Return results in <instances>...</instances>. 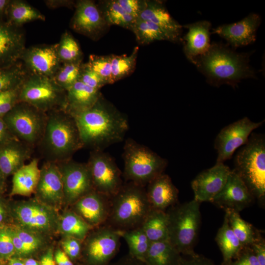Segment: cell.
Wrapping results in <instances>:
<instances>
[{"instance_id":"7bdbcfd3","label":"cell","mask_w":265,"mask_h":265,"mask_svg":"<svg viewBox=\"0 0 265 265\" xmlns=\"http://www.w3.org/2000/svg\"><path fill=\"white\" fill-rule=\"evenodd\" d=\"M86 65L102 78L107 84L111 82V56L91 54Z\"/></svg>"},{"instance_id":"ee69618b","label":"cell","mask_w":265,"mask_h":265,"mask_svg":"<svg viewBox=\"0 0 265 265\" xmlns=\"http://www.w3.org/2000/svg\"><path fill=\"white\" fill-rule=\"evenodd\" d=\"M13 243L11 227H0V258L10 259L15 254Z\"/></svg>"},{"instance_id":"9f6ffc18","label":"cell","mask_w":265,"mask_h":265,"mask_svg":"<svg viewBox=\"0 0 265 265\" xmlns=\"http://www.w3.org/2000/svg\"><path fill=\"white\" fill-rule=\"evenodd\" d=\"M109 265H146L144 262L138 260L129 254Z\"/></svg>"},{"instance_id":"83f0119b","label":"cell","mask_w":265,"mask_h":265,"mask_svg":"<svg viewBox=\"0 0 265 265\" xmlns=\"http://www.w3.org/2000/svg\"><path fill=\"white\" fill-rule=\"evenodd\" d=\"M38 164L39 159L34 158L13 174L11 195L28 196L35 192L41 172Z\"/></svg>"},{"instance_id":"f546056e","label":"cell","mask_w":265,"mask_h":265,"mask_svg":"<svg viewBox=\"0 0 265 265\" xmlns=\"http://www.w3.org/2000/svg\"><path fill=\"white\" fill-rule=\"evenodd\" d=\"M140 227L151 242L169 240L168 218L166 211L152 209Z\"/></svg>"},{"instance_id":"d6a6232c","label":"cell","mask_w":265,"mask_h":265,"mask_svg":"<svg viewBox=\"0 0 265 265\" xmlns=\"http://www.w3.org/2000/svg\"><path fill=\"white\" fill-rule=\"evenodd\" d=\"M225 212L231 228L244 247L250 246L263 237L258 230L240 217L238 212L230 209Z\"/></svg>"},{"instance_id":"8fae6325","label":"cell","mask_w":265,"mask_h":265,"mask_svg":"<svg viewBox=\"0 0 265 265\" xmlns=\"http://www.w3.org/2000/svg\"><path fill=\"white\" fill-rule=\"evenodd\" d=\"M93 189L110 198L123 185L122 172L113 158L104 150H92L86 163Z\"/></svg>"},{"instance_id":"7402d4cb","label":"cell","mask_w":265,"mask_h":265,"mask_svg":"<svg viewBox=\"0 0 265 265\" xmlns=\"http://www.w3.org/2000/svg\"><path fill=\"white\" fill-rule=\"evenodd\" d=\"M35 193L45 203L56 204L64 200L62 175L57 162L47 161L40 169Z\"/></svg>"},{"instance_id":"30bf717a","label":"cell","mask_w":265,"mask_h":265,"mask_svg":"<svg viewBox=\"0 0 265 265\" xmlns=\"http://www.w3.org/2000/svg\"><path fill=\"white\" fill-rule=\"evenodd\" d=\"M121 236L118 231L105 224L92 228L82 242L88 265H109L118 252Z\"/></svg>"},{"instance_id":"ba28073f","label":"cell","mask_w":265,"mask_h":265,"mask_svg":"<svg viewBox=\"0 0 265 265\" xmlns=\"http://www.w3.org/2000/svg\"><path fill=\"white\" fill-rule=\"evenodd\" d=\"M19 101L46 113L65 110L66 91L52 78L28 73L20 86Z\"/></svg>"},{"instance_id":"c3c4849f","label":"cell","mask_w":265,"mask_h":265,"mask_svg":"<svg viewBox=\"0 0 265 265\" xmlns=\"http://www.w3.org/2000/svg\"><path fill=\"white\" fill-rule=\"evenodd\" d=\"M221 265H260L250 247H245L235 259Z\"/></svg>"},{"instance_id":"91938a15","label":"cell","mask_w":265,"mask_h":265,"mask_svg":"<svg viewBox=\"0 0 265 265\" xmlns=\"http://www.w3.org/2000/svg\"><path fill=\"white\" fill-rule=\"evenodd\" d=\"M8 265H25L20 260L16 258L9 259Z\"/></svg>"},{"instance_id":"ac0fdd59","label":"cell","mask_w":265,"mask_h":265,"mask_svg":"<svg viewBox=\"0 0 265 265\" xmlns=\"http://www.w3.org/2000/svg\"><path fill=\"white\" fill-rule=\"evenodd\" d=\"M75 7L70 27L80 34L92 38L96 37L107 24L103 13L90 0H79L76 2Z\"/></svg>"},{"instance_id":"d590c367","label":"cell","mask_w":265,"mask_h":265,"mask_svg":"<svg viewBox=\"0 0 265 265\" xmlns=\"http://www.w3.org/2000/svg\"><path fill=\"white\" fill-rule=\"evenodd\" d=\"M131 30L141 44H148L157 40L170 41L169 37L159 26L149 21L137 18Z\"/></svg>"},{"instance_id":"d4e9b609","label":"cell","mask_w":265,"mask_h":265,"mask_svg":"<svg viewBox=\"0 0 265 265\" xmlns=\"http://www.w3.org/2000/svg\"><path fill=\"white\" fill-rule=\"evenodd\" d=\"M138 18L149 21L159 26L170 41L180 40L182 27L170 15L163 4L158 1H145Z\"/></svg>"},{"instance_id":"44dd1931","label":"cell","mask_w":265,"mask_h":265,"mask_svg":"<svg viewBox=\"0 0 265 265\" xmlns=\"http://www.w3.org/2000/svg\"><path fill=\"white\" fill-rule=\"evenodd\" d=\"M14 212L19 222L26 230L46 231L50 230L54 223L53 212L49 207L36 201L18 205Z\"/></svg>"},{"instance_id":"603a6c76","label":"cell","mask_w":265,"mask_h":265,"mask_svg":"<svg viewBox=\"0 0 265 265\" xmlns=\"http://www.w3.org/2000/svg\"><path fill=\"white\" fill-rule=\"evenodd\" d=\"M146 186L147 196L152 209L166 211L178 203L179 190L168 175H159Z\"/></svg>"},{"instance_id":"f6af8a7d","label":"cell","mask_w":265,"mask_h":265,"mask_svg":"<svg viewBox=\"0 0 265 265\" xmlns=\"http://www.w3.org/2000/svg\"><path fill=\"white\" fill-rule=\"evenodd\" d=\"M79 80L88 86L98 90L107 84L104 80L91 70L86 63L82 64Z\"/></svg>"},{"instance_id":"be15d7a7","label":"cell","mask_w":265,"mask_h":265,"mask_svg":"<svg viewBox=\"0 0 265 265\" xmlns=\"http://www.w3.org/2000/svg\"><path fill=\"white\" fill-rule=\"evenodd\" d=\"M3 177L4 176L0 170V187L2 186Z\"/></svg>"},{"instance_id":"b9f144b4","label":"cell","mask_w":265,"mask_h":265,"mask_svg":"<svg viewBox=\"0 0 265 265\" xmlns=\"http://www.w3.org/2000/svg\"><path fill=\"white\" fill-rule=\"evenodd\" d=\"M103 15L107 24L130 30L136 19L127 14L117 0H109L107 2Z\"/></svg>"},{"instance_id":"9c48e42d","label":"cell","mask_w":265,"mask_h":265,"mask_svg":"<svg viewBox=\"0 0 265 265\" xmlns=\"http://www.w3.org/2000/svg\"><path fill=\"white\" fill-rule=\"evenodd\" d=\"M2 119L15 137L33 148L43 137L47 114L19 102Z\"/></svg>"},{"instance_id":"f907efd6","label":"cell","mask_w":265,"mask_h":265,"mask_svg":"<svg viewBox=\"0 0 265 265\" xmlns=\"http://www.w3.org/2000/svg\"><path fill=\"white\" fill-rule=\"evenodd\" d=\"M187 257H182L179 265H215L212 261L201 255L196 254Z\"/></svg>"},{"instance_id":"9a60e30c","label":"cell","mask_w":265,"mask_h":265,"mask_svg":"<svg viewBox=\"0 0 265 265\" xmlns=\"http://www.w3.org/2000/svg\"><path fill=\"white\" fill-rule=\"evenodd\" d=\"M224 163L202 171L191 182L194 200L200 204L211 202L222 189L231 171Z\"/></svg>"},{"instance_id":"7a4b0ae2","label":"cell","mask_w":265,"mask_h":265,"mask_svg":"<svg viewBox=\"0 0 265 265\" xmlns=\"http://www.w3.org/2000/svg\"><path fill=\"white\" fill-rule=\"evenodd\" d=\"M248 58L244 54L214 43L211 45L206 53L190 61L206 77L211 85L218 87L226 84L235 88L241 80L256 77Z\"/></svg>"},{"instance_id":"7dc6e473","label":"cell","mask_w":265,"mask_h":265,"mask_svg":"<svg viewBox=\"0 0 265 265\" xmlns=\"http://www.w3.org/2000/svg\"><path fill=\"white\" fill-rule=\"evenodd\" d=\"M64 252L72 260L78 258L81 253L82 241L71 237H67L62 241Z\"/></svg>"},{"instance_id":"6125c7cd","label":"cell","mask_w":265,"mask_h":265,"mask_svg":"<svg viewBox=\"0 0 265 265\" xmlns=\"http://www.w3.org/2000/svg\"><path fill=\"white\" fill-rule=\"evenodd\" d=\"M4 217V210L0 203V223L2 222Z\"/></svg>"},{"instance_id":"277c9868","label":"cell","mask_w":265,"mask_h":265,"mask_svg":"<svg viewBox=\"0 0 265 265\" xmlns=\"http://www.w3.org/2000/svg\"><path fill=\"white\" fill-rule=\"evenodd\" d=\"M152 209L146 187L127 182L111 197L106 224L119 231L139 227Z\"/></svg>"},{"instance_id":"f1b7e54d","label":"cell","mask_w":265,"mask_h":265,"mask_svg":"<svg viewBox=\"0 0 265 265\" xmlns=\"http://www.w3.org/2000/svg\"><path fill=\"white\" fill-rule=\"evenodd\" d=\"M182 255L169 240L151 242L146 255V265H179Z\"/></svg>"},{"instance_id":"681fc988","label":"cell","mask_w":265,"mask_h":265,"mask_svg":"<svg viewBox=\"0 0 265 265\" xmlns=\"http://www.w3.org/2000/svg\"><path fill=\"white\" fill-rule=\"evenodd\" d=\"M117 1L127 14L135 19L138 18L145 3V0H117Z\"/></svg>"},{"instance_id":"e575fe53","label":"cell","mask_w":265,"mask_h":265,"mask_svg":"<svg viewBox=\"0 0 265 265\" xmlns=\"http://www.w3.org/2000/svg\"><path fill=\"white\" fill-rule=\"evenodd\" d=\"M60 228L67 237H71L81 241L92 229L73 211H68L62 216Z\"/></svg>"},{"instance_id":"5b68a950","label":"cell","mask_w":265,"mask_h":265,"mask_svg":"<svg viewBox=\"0 0 265 265\" xmlns=\"http://www.w3.org/2000/svg\"><path fill=\"white\" fill-rule=\"evenodd\" d=\"M233 170L245 184L255 199H265V137L252 132L247 142L238 150Z\"/></svg>"},{"instance_id":"484cf974","label":"cell","mask_w":265,"mask_h":265,"mask_svg":"<svg viewBox=\"0 0 265 265\" xmlns=\"http://www.w3.org/2000/svg\"><path fill=\"white\" fill-rule=\"evenodd\" d=\"M188 32L184 36L185 41L184 51L189 61L206 53L210 44L211 23L202 21L184 25Z\"/></svg>"},{"instance_id":"3957f363","label":"cell","mask_w":265,"mask_h":265,"mask_svg":"<svg viewBox=\"0 0 265 265\" xmlns=\"http://www.w3.org/2000/svg\"><path fill=\"white\" fill-rule=\"evenodd\" d=\"M47 114L43 137L38 144L47 161L56 162L72 159L83 147L74 117L65 110Z\"/></svg>"},{"instance_id":"ffe728a7","label":"cell","mask_w":265,"mask_h":265,"mask_svg":"<svg viewBox=\"0 0 265 265\" xmlns=\"http://www.w3.org/2000/svg\"><path fill=\"white\" fill-rule=\"evenodd\" d=\"M261 23L257 14L248 15L240 21L220 26L213 29V33L224 39L232 47L248 45L256 40V31Z\"/></svg>"},{"instance_id":"7c38bea8","label":"cell","mask_w":265,"mask_h":265,"mask_svg":"<svg viewBox=\"0 0 265 265\" xmlns=\"http://www.w3.org/2000/svg\"><path fill=\"white\" fill-rule=\"evenodd\" d=\"M264 122H255L244 117L221 129L214 142V148L217 153L216 163H224L230 159L236 150L247 142L252 132Z\"/></svg>"},{"instance_id":"2e32d148","label":"cell","mask_w":265,"mask_h":265,"mask_svg":"<svg viewBox=\"0 0 265 265\" xmlns=\"http://www.w3.org/2000/svg\"><path fill=\"white\" fill-rule=\"evenodd\" d=\"M110 197L93 189L73 204V211L92 228L106 223L111 208Z\"/></svg>"},{"instance_id":"4dcf8cb0","label":"cell","mask_w":265,"mask_h":265,"mask_svg":"<svg viewBox=\"0 0 265 265\" xmlns=\"http://www.w3.org/2000/svg\"><path fill=\"white\" fill-rule=\"evenodd\" d=\"M6 15L7 22L18 27L34 21H45V16L37 9L23 0H10Z\"/></svg>"},{"instance_id":"11a10c76","label":"cell","mask_w":265,"mask_h":265,"mask_svg":"<svg viewBox=\"0 0 265 265\" xmlns=\"http://www.w3.org/2000/svg\"><path fill=\"white\" fill-rule=\"evenodd\" d=\"M54 258L57 265H74L67 255L61 250L58 249L55 252Z\"/></svg>"},{"instance_id":"bcb514c9","label":"cell","mask_w":265,"mask_h":265,"mask_svg":"<svg viewBox=\"0 0 265 265\" xmlns=\"http://www.w3.org/2000/svg\"><path fill=\"white\" fill-rule=\"evenodd\" d=\"M20 86L0 93V118H2L19 102Z\"/></svg>"},{"instance_id":"8992f818","label":"cell","mask_w":265,"mask_h":265,"mask_svg":"<svg viewBox=\"0 0 265 265\" xmlns=\"http://www.w3.org/2000/svg\"><path fill=\"white\" fill-rule=\"evenodd\" d=\"M170 242L182 255L193 256L201 224L200 203L194 199L178 203L166 211Z\"/></svg>"},{"instance_id":"74e56055","label":"cell","mask_w":265,"mask_h":265,"mask_svg":"<svg viewBox=\"0 0 265 265\" xmlns=\"http://www.w3.org/2000/svg\"><path fill=\"white\" fill-rule=\"evenodd\" d=\"M138 52V47L134 48L132 53L126 55L111 56V84L127 77L135 68Z\"/></svg>"},{"instance_id":"52a82bcc","label":"cell","mask_w":265,"mask_h":265,"mask_svg":"<svg viewBox=\"0 0 265 265\" xmlns=\"http://www.w3.org/2000/svg\"><path fill=\"white\" fill-rule=\"evenodd\" d=\"M123 176L127 182L145 186L164 173L167 160L148 147L128 138L123 148Z\"/></svg>"},{"instance_id":"5bb4252c","label":"cell","mask_w":265,"mask_h":265,"mask_svg":"<svg viewBox=\"0 0 265 265\" xmlns=\"http://www.w3.org/2000/svg\"><path fill=\"white\" fill-rule=\"evenodd\" d=\"M20 61L28 73L52 78L62 63L57 53V43L26 48Z\"/></svg>"},{"instance_id":"836d02e7","label":"cell","mask_w":265,"mask_h":265,"mask_svg":"<svg viewBox=\"0 0 265 265\" xmlns=\"http://www.w3.org/2000/svg\"><path fill=\"white\" fill-rule=\"evenodd\" d=\"M119 232L121 237L124 239L128 244L129 254L144 262L151 242L142 228L139 227Z\"/></svg>"},{"instance_id":"cb8c5ba5","label":"cell","mask_w":265,"mask_h":265,"mask_svg":"<svg viewBox=\"0 0 265 265\" xmlns=\"http://www.w3.org/2000/svg\"><path fill=\"white\" fill-rule=\"evenodd\" d=\"M32 147L13 138L0 144V170L4 176L13 174L30 158Z\"/></svg>"},{"instance_id":"4316f807","label":"cell","mask_w":265,"mask_h":265,"mask_svg":"<svg viewBox=\"0 0 265 265\" xmlns=\"http://www.w3.org/2000/svg\"><path fill=\"white\" fill-rule=\"evenodd\" d=\"M99 90L78 80L66 91L65 111L71 115L92 107L101 97Z\"/></svg>"},{"instance_id":"d6986e66","label":"cell","mask_w":265,"mask_h":265,"mask_svg":"<svg viewBox=\"0 0 265 265\" xmlns=\"http://www.w3.org/2000/svg\"><path fill=\"white\" fill-rule=\"evenodd\" d=\"M26 48V36L22 27L0 19V68L19 62Z\"/></svg>"},{"instance_id":"816d5d0a","label":"cell","mask_w":265,"mask_h":265,"mask_svg":"<svg viewBox=\"0 0 265 265\" xmlns=\"http://www.w3.org/2000/svg\"><path fill=\"white\" fill-rule=\"evenodd\" d=\"M253 251L260 265H265V241L262 237L249 246Z\"/></svg>"},{"instance_id":"f5cc1de1","label":"cell","mask_w":265,"mask_h":265,"mask_svg":"<svg viewBox=\"0 0 265 265\" xmlns=\"http://www.w3.org/2000/svg\"><path fill=\"white\" fill-rule=\"evenodd\" d=\"M47 7L55 9L62 7L71 8L75 7L76 2L69 0H46L44 1Z\"/></svg>"},{"instance_id":"f35d334b","label":"cell","mask_w":265,"mask_h":265,"mask_svg":"<svg viewBox=\"0 0 265 265\" xmlns=\"http://www.w3.org/2000/svg\"><path fill=\"white\" fill-rule=\"evenodd\" d=\"M15 233L12 234L15 253L26 255L38 249L42 244L41 239L33 233L26 229L13 228Z\"/></svg>"},{"instance_id":"680465c9","label":"cell","mask_w":265,"mask_h":265,"mask_svg":"<svg viewBox=\"0 0 265 265\" xmlns=\"http://www.w3.org/2000/svg\"><path fill=\"white\" fill-rule=\"evenodd\" d=\"M10 2L9 0H0V19H1L4 15H6Z\"/></svg>"},{"instance_id":"8d00e7d4","label":"cell","mask_w":265,"mask_h":265,"mask_svg":"<svg viewBox=\"0 0 265 265\" xmlns=\"http://www.w3.org/2000/svg\"><path fill=\"white\" fill-rule=\"evenodd\" d=\"M57 53L61 63L82 61V53L80 47L69 31H65L57 43Z\"/></svg>"},{"instance_id":"6f0895ef","label":"cell","mask_w":265,"mask_h":265,"mask_svg":"<svg viewBox=\"0 0 265 265\" xmlns=\"http://www.w3.org/2000/svg\"><path fill=\"white\" fill-rule=\"evenodd\" d=\"M40 265H55L53 251L49 249L42 257Z\"/></svg>"},{"instance_id":"60d3db41","label":"cell","mask_w":265,"mask_h":265,"mask_svg":"<svg viewBox=\"0 0 265 265\" xmlns=\"http://www.w3.org/2000/svg\"><path fill=\"white\" fill-rule=\"evenodd\" d=\"M82 61L62 63L52 78L61 88L67 91L79 80Z\"/></svg>"},{"instance_id":"db71d44e","label":"cell","mask_w":265,"mask_h":265,"mask_svg":"<svg viewBox=\"0 0 265 265\" xmlns=\"http://www.w3.org/2000/svg\"><path fill=\"white\" fill-rule=\"evenodd\" d=\"M13 138H16L11 133L3 119L0 118V144Z\"/></svg>"},{"instance_id":"1f68e13d","label":"cell","mask_w":265,"mask_h":265,"mask_svg":"<svg viewBox=\"0 0 265 265\" xmlns=\"http://www.w3.org/2000/svg\"><path fill=\"white\" fill-rule=\"evenodd\" d=\"M215 241L223 256L222 264L228 263L237 258L244 248L234 233L225 216L217 233Z\"/></svg>"},{"instance_id":"94428289","label":"cell","mask_w":265,"mask_h":265,"mask_svg":"<svg viewBox=\"0 0 265 265\" xmlns=\"http://www.w3.org/2000/svg\"><path fill=\"white\" fill-rule=\"evenodd\" d=\"M24 263L25 265H40L37 261L31 258L26 260Z\"/></svg>"},{"instance_id":"4fadbf2b","label":"cell","mask_w":265,"mask_h":265,"mask_svg":"<svg viewBox=\"0 0 265 265\" xmlns=\"http://www.w3.org/2000/svg\"><path fill=\"white\" fill-rule=\"evenodd\" d=\"M62 175L64 200L73 204L93 189L90 173L87 163L72 159L57 162Z\"/></svg>"},{"instance_id":"ab89813d","label":"cell","mask_w":265,"mask_h":265,"mask_svg":"<svg viewBox=\"0 0 265 265\" xmlns=\"http://www.w3.org/2000/svg\"><path fill=\"white\" fill-rule=\"evenodd\" d=\"M27 74L21 61L11 66L0 68V93L19 86Z\"/></svg>"},{"instance_id":"e0dca14e","label":"cell","mask_w":265,"mask_h":265,"mask_svg":"<svg viewBox=\"0 0 265 265\" xmlns=\"http://www.w3.org/2000/svg\"><path fill=\"white\" fill-rule=\"evenodd\" d=\"M254 199L243 182L231 170L223 188L211 202L224 210L230 209L239 212Z\"/></svg>"},{"instance_id":"6da1fadb","label":"cell","mask_w":265,"mask_h":265,"mask_svg":"<svg viewBox=\"0 0 265 265\" xmlns=\"http://www.w3.org/2000/svg\"><path fill=\"white\" fill-rule=\"evenodd\" d=\"M72 116L83 147L104 150L122 141L129 129L126 117L102 95L90 108Z\"/></svg>"}]
</instances>
